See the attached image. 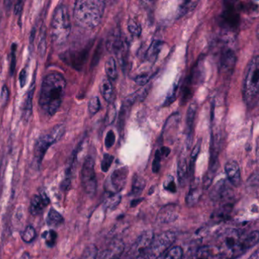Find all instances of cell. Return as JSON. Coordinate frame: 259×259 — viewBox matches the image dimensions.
Listing matches in <instances>:
<instances>
[{
  "instance_id": "1",
  "label": "cell",
  "mask_w": 259,
  "mask_h": 259,
  "mask_svg": "<svg viewBox=\"0 0 259 259\" xmlns=\"http://www.w3.org/2000/svg\"><path fill=\"white\" fill-rule=\"evenodd\" d=\"M66 88V79L61 74H49L44 78L39 104L45 114L53 116L57 113L61 107Z\"/></svg>"
},
{
  "instance_id": "2",
  "label": "cell",
  "mask_w": 259,
  "mask_h": 259,
  "mask_svg": "<svg viewBox=\"0 0 259 259\" xmlns=\"http://www.w3.org/2000/svg\"><path fill=\"white\" fill-rule=\"evenodd\" d=\"M105 10L101 0H78L75 3L73 16L75 22L84 28H96L101 23Z\"/></svg>"
},
{
  "instance_id": "3",
  "label": "cell",
  "mask_w": 259,
  "mask_h": 259,
  "mask_svg": "<svg viewBox=\"0 0 259 259\" xmlns=\"http://www.w3.org/2000/svg\"><path fill=\"white\" fill-rule=\"evenodd\" d=\"M71 33V20L69 10L65 5L57 7L51 25V36L53 43L57 47L63 46L67 41Z\"/></svg>"
},
{
  "instance_id": "4",
  "label": "cell",
  "mask_w": 259,
  "mask_h": 259,
  "mask_svg": "<svg viewBox=\"0 0 259 259\" xmlns=\"http://www.w3.org/2000/svg\"><path fill=\"white\" fill-rule=\"evenodd\" d=\"M259 57L254 56L247 66L242 87L243 101L248 107H254L258 99Z\"/></svg>"
},
{
  "instance_id": "5",
  "label": "cell",
  "mask_w": 259,
  "mask_h": 259,
  "mask_svg": "<svg viewBox=\"0 0 259 259\" xmlns=\"http://www.w3.org/2000/svg\"><path fill=\"white\" fill-rule=\"evenodd\" d=\"M217 248L221 256L236 258L244 252L239 232L235 229H227L218 234Z\"/></svg>"
},
{
  "instance_id": "6",
  "label": "cell",
  "mask_w": 259,
  "mask_h": 259,
  "mask_svg": "<svg viewBox=\"0 0 259 259\" xmlns=\"http://www.w3.org/2000/svg\"><path fill=\"white\" fill-rule=\"evenodd\" d=\"M66 132V127L63 124L55 125L51 131L42 135L36 142L34 147V159L37 167L41 165L44 157L50 147L58 142Z\"/></svg>"
},
{
  "instance_id": "7",
  "label": "cell",
  "mask_w": 259,
  "mask_h": 259,
  "mask_svg": "<svg viewBox=\"0 0 259 259\" xmlns=\"http://www.w3.org/2000/svg\"><path fill=\"white\" fill-rule=\"evenodd\" d=\"M175 233L172 231L163 232L154 236L148 251L144 255L145 259H158L162 254L168 251L176 241Z\"/></svg>"
},
{
  "instance_id": "8",
  "label": "cell",
  "mask_w": 259,
  "mask_h": 259,
  "mask_svg": "<svg viewBox=\"0 0 259 259\" xmlns=\"http://www.w3.org/2000/svg\"><path fill=\"white\" fill-rule=\"evenodd\" d=\"M81 183L84 192L89 196L93 197L96 194L98 180L93 157H88L83 163L81 172Z\"/></svg>"
},
{
  "instance_id": "9",
  "label": "cell",
  "mask_w": 259,
  "mask_h": 259,
  "mask_svg": "<svg viewBox=\"0 0 259 259\" xmlns=\"http://www.w3.org/2000/svg\"><path fill=\"white\" fill-rule=\"evenodd\" d=\"M128 168L122 166L115 169L104 183V190L107 195L118 194L124 189L128 176Z\"/></svg>"
},
{
  "instance_id": "10",
  "label": "cell",
  "mask_w": 259,
  "mask_h": 259,
  "mask_svg": "<svg viewBox=\"0 0 259 259\" xmlns=\"http://www.w3.org/2000/svg\"><path fill=\"white\" fill-rule=\"evenodd\" d=\"M233 189L225 180H221L213 186L210 192V198L213 202H229L233 196Z\"/></svg>"
},
{
  "instance_id": "11",
  "label": "cell",
  "mask_w": 259,
  "mask_h": 259,
  "mask_svg": "<svg viewBox=\"0 0 259 259\" xmlns=\"http://www.w3.org/2000/svg\"><path fill=\"white\" fill-rule=\"evenodd\" d=\"M154 236L152 230H146L142 233L138 238L131 251H130L132 256L135 257H144L151 245Z\"/></svg>"
},
{
  "instance_id": "12",
  "label": "cell",
  "mask_w": 259,
  "mask_h": 259,
  "mask_svg": "<svg viewBox=\"0 0 259 259\" xmlns=\"http://www.w3.org/2000/svg\"><path fill=\"white\" fill-rule=\"evenodd\" d=\"M88 54L89 49H84L81 51H70L65 53L63 55V59L67 64L70 65L75 69H80L85 63L89 56Z\"/></svg>"
},
{
  "instance_id": "13",
  "label": "cell",
  "mask_w": 259,
  "mask_h": 259,
  "mask_svg": "<svg viewBox=\"0 0 259 259\" xmlns=\"http://www.w3.org/2000/svg\"><path fill=\"white\" fill-rule=\"evenodd\" d=\"M180 214V207L177 204H169L162 207L157 215V221L161 224L174 222Z\"/></svg>"
},
{
  "instance_id": "14",
  "label": "cell",
  "mask_w": 259,
  "mask_h": 259,
  "mask_svg": "<svg viewBox=\"0 0 259 259\" xmlns=\"http://www.w3.org/2000/svg\"><path fill=\"white\" fill-rule=\"evenodd\" d=\"M197 108L198 107L195 103L190 104L186 113V144L188 148H190L193 139V125Z\"/></svg>"
},
{
  "instance_id": "15",
  "label": "cell",
  "mask_w": 259,
  "mask_h": 259,
  "mask_svg": "<svg viewBox=\"0 0 259 259\" xmlns=\"http://www.w3.org/2000/svg\"><path fill=\"white\" fill-rule=\"evenodd\" d=\"M225 172L227 174L229 182L233 186L238 187L241 184L240 168L237 162L235 160H230L225 165Z\"/></svg>"
},
{
  "instance_id": "16",
  "label": "cell",
  "mask_w": 259,
  "mask_h": 259,
  "mask_svg": "<svg viewBox=\"0 0 259 259\" xmlns=\"http://www.w3.org/2000/svg\"><path fill=\"white\" fill-rule=\"evenodd\" d=\"M202 186H200L199 181L194 180L186 197V203L189 207L195 205L201 199L203 193Z\"/></svg>"
},
{
  "instance_id": "17",
  "label": "cell",
  "mask_w": 259,
  "mask_h": 259,
  "mask_svg": "<svg viewBox=\"0 0 259 259\" xmlns=\"http://www.w3.org/2000/svg\"><path fill=\"white\" fill-rule=\"evenodd\" d=\"M34 89H35V80L33 81L32 84L30 87L29 90L27 92L25 96V103H24L23 110H22V116L26 122L29 120L32 113L33 107V97H34Z\"/></svg>"
},
{
  "instance_id": "18",
  "label": "cell",
  "mask_w": 259,
  "mask_h": 259,
  "mask_svg": "<svg viewBox=\"0 0 259 259\" xmlns=\"http://www.w3.org/2000/svg\"><path fill=\"white\" fill-rule=\"evenodd\" d=\"M124 243L121 240H116L110 244V247L104 251V259H117L123 252Z\"/></svg>"
},
{
  "instance_id": "19",
  "label": "cell",
  "mask_w": 259,
  "mask_h": 259,
  "mask_svg": "<svg viewBox=\"0 0 259 259\" xmlns=\"http://www.w3.org/2000/svg\"><path fill=\"white\" fill-rule=\"evenodd\" d=\"M221 257L216 246H203L198 248L192 259H221Z\"/></svg>"
},
{
  "instance_id": "20",
  "label": "cell",
  "mask_w": 259,
  "mask_h": 259,
  "mask_svg": "<svg viewBox=\"0 0 259 259\" xmlns=\"http://www.w3.org/2000/svg\"><path fill=\"white\" fill-rule=\"evenodd\" d=\"M100 91L104 99L109 104H113L114 101V89L108 78H103L100 84Z\"/></svg>"
},
{
  "instance_id": "21",
  "label": "cell",
  "mask_w": 259,
  "mask_h": 259,
  "mask_svg": "<svg viewBox=\"0 0 259 259\" xmlns=\"http://www.w3.org/2000/svg\"><path fill=\"white\" fill-rule=\"evenodd\" d=\"M236 64V55L231 49H227L221 57V67L227 72H233Z\"/></svg>"
},
{
  "instance_id": "22",
  "label": "cell",
  "mask_w": 259,
  "mask_h": 259,
  "mask_svg": "<svg viewBox=\"0 0 259 259\" xmlns=\"http://www.w3.org/2000/svg\"><path fill=\"white\" fill-rule=\"evenodd\" d=\"M233 204L230 202L224 203L212 215L211 218L216 223L225 221L230 216L233 209Z\"/></svg>"
},
{
  "instance_id": "23",
  "label": "cell",
  "mask_w": 259,
  "mask_h": 259,
  "mask_svg": "<svg viewBox=\"0 0 259 259\" xmlns=\"http://www.w3.org/2000/svg\"><path fill=\"white\" fill-rule=\"evenodd\" d=\"M47 207L40 195H33L30 204V213L32 216L36 217L41 214L44 209Z\"/></svg>"
},
{
  "instance_id": "24",
  "label": "cell",
  "mask_w": 259,
  "mask_h": 259,
  "mask_svg": "<svg viewBox=\"0 0 259 259\" xmlns=\"http://www.w3.org/2000/svg\"><path fill=\"white\" fill-rule=\"evenodd\" d=\"M189 169H188L187 160L186 157L182 155L179 159L178 166H177V177H178L179 183L182 186H184L187 180Z\"/></svg>"
},
{
  "instance_id": "25",
  "label": "cell",
  "mask_w": 259,
  "mask_h": 259,
  "mask_svg": "<svg viewBox=\"0 0 259 259\" xmlns=\"http://www.w3.org/2000/svg\"><path fill=\"white\" fill-rule=\"evenodd\" d=\"M163 42L161 40H155L151 44L148 51H147L145 57L148 61L154 63L158 57L159 54L163 48Z\"/></svg>"
},
{
  "instance_id": "26",
  "label": "cell",
  "mask_w": 259,
  "mask_h": 259,
  "mask_svg": "<svg viewBox=\"0 0 259 259\" xmlns=\"http://www.w3.org/2000/svg\"><path fill=\"white\" fill-rule=\"evenodd\" d=\"M47 224L51 228L60 227L64 223L63 215L54 208H51L46 218Z\"/></svg>"
},
{
  "instance_id": "27",
  "label": "cell",
  "mask_w": 259,
  "mask_h": 259,
  "mask_svg": "<svg viewBox=\"0 0 259 259\" xmlns=\"http://www.w3.org/2000/svg\"><path fill=\"white\" fill-rule=\"evenodd\" d=\"M146 186V180L141 177L140 175L135 174L133 179V185H132V195L138 197L142 193Z\"/></svg>"
},
{
  "instance_id": "28",
  "label": "cell",
  "mask_w": 259,
  "mask_h": 259,
  "mask_svg": "<svg viewBox=\"0 0 259 259\" xmlns=\"http://www.w3.org/2000/svg\"><path fill=\"white\" fill-rule=\"evenodd\" d=\"M105 71L107 78L110 81H115L118 77L117 68L116 60L113 57H110L105 63Z\"/></svg>"
},
{
  "instance_id": "29",
  "label": "cell",
  "mask_w": 259,
  "mask_h": 259,
  "mask_svg": "<svg viewBox=\"0 0 259 259\" xmlns=\"http://www.w3.org/2000/svg\"><path fill=\"white\" fill-rule=\"evenodd\" d=\"M258 239L259 233L257 230L251 232L250 234H248L246 239L242 242V249H243L244 252L246 250L249 249L250 248L255 245L258 242Z\"/></svg>"
},
{
  "instance_id": "30",
  "label": "cell",
  "mask_w": 259,
  "mask_h": 259,
  "mask_svg": "<svg viewBox=\"0 0 259 259\" xmlns=\"http://www.w3.org/2000/svg\"><path fill=\"white\" fill-rule=\"evenodd\" d=\"M198 4V1H186V2L183 3L179 7L178 11H177V18L180 19L189 13V12L192 11Z\"/></svg>"
},
{
  "instance_id": "31",
  "label": "cell",
  "mask_w": 259,
  "mask_h": 259,
  "mask_svg": "<svg viewBox=\"0 0 259 259\" xmlns=\"http://www.w3.org/2000/svg\"><path fill=\"white\" fill-rule=\"evenodd\" d=\"M41 237L45 240V243L50 248L55 246L57 243V233L54 229H50L42 233Z\"/></svg>"
},
{
  "instance_id": "32",
  "label": "cell",
  "mask_w": 259,
  "mask_h": 259,
  "mask_svg": "<svg viewBox=\"0 0 259 259\" xmlns=\"http://www.w3.org/2000/svg\"><path fill=\"white\" fill-rule=\"evenodd\" d=\"M121 201V195L119 193L114 194V195H110L106 198L104 205L106 208L109 210H114L118 207Z\"/></svg>"
},
{
  "instance_id": "33",
  "label": "cell",
  "mask_w": 259,
  "mask_h": 259,
  "mask_svg": "<svg viewBox=\"0 0 259 259\" xmlns=\"http://www.w3.org/2000/svg\"><path fill=\"white\" fill-rule=\"evenodd\" d=\"M36 236H37V233H36L35 229L31 225L28 226L21 234V237L25 243H31L34 240Z\"/></svg>"
},
{
  "instance_id": "34",
  "label": "cell",
  "mask_w": 259,
  "mask_h": 259,
  "mask_svg": "<svg viewBox=\"0 0 259 259\" xmlns=\"http://www.w3.org/2000/svg\"><path fill=\"white\" fill-rule=\"evenodd\" d=\"M201 145V140L200 139L197 142L196 145L194 146L193 149H192V154H191L190 164H189V172H190L191 175L193 174L195 161H196L197 157H198V154H199Z\"/></svg>"
},
{
  "instance_id": "35",
  "label": "cell",
  "mask_w": 259,
  "mask_h": 259,
  "mask_svg": "<svg viewBox=\"0 0 259 259\" xmlns=\"http://www.w3.org/2000/svg\"><path fill=\"white\" fill-rule=\"evenodd\" d=\"M98 249L95 245H89L84 248L80 259H97Z\"/></svg>"
},
{
  "instance_id": "36",
  "label": "cell",
  "mask_w": 259,
  "mask_h": 259,
  "mask_svg": "<svg viewBox=\"0 0 259 259\" xmlns=\"http://www.w3.org/2000/svg\"><path fill=\"white\" fill-rule=\"evenodd\" d=\"M183 257V248L180 246H174L167 251L163 259H182Z\"/></svg>"
},
{
  "instance_id": "37",
  "label": "cell",
  "mask_w": 259,
  "mask_h": 259,
  "mask_svg": "<svg viewBox=\"0 0 259 259\" xmlns=\"http://www.w3.org/2000/svg\"><path fill=\"white\" fill-rule=\"evenodd\" d=\"M101 108V101L98 97H93L89 102V111L92 116L96 114Z\"/></svg>"
},
{
  "instance_id": "38",
  "label": "cell",
  "mask_w": 259,
  "mask_h": 259,
  "mask_svg": "<svg viewBox=\"0 0 259 259\" xmlns=\"http://www.w3.org/2000/svg\"><path fill=\"white\" fill-rule=\"evenodd\" d=\"M128 29L133 36L139 37L142 34V27L140 24L133 19H130L128 22Z\"/></svg>"
},
{
  "instance_id": "39",
  "label": "cell",
  "mask_w": 259,
  "mask_h": 259,
  "mask_svg": "<svg viewBox=\"0 0 259 259\" xmlns=\"http://www.w3.org/2000/svg\"><path fill=\"white\" fill-rule=\"evenodd\" d=\"M114 160V157L109 154H105L103 157L102 161H101V169L103 172H107L110 169L112 163Z\"/></svg>"
},
{
  "instance_id": "40",
  "label": "cell",
  "mask_w": 259,
  "mask_h": 259,
  "mask_svg": "<svg viewBox=\"0 0 259 259\" xmlns=\"http://www.w3.org/2000/svg\"><path fill=\"white\" fill-rule=\"evenodd\" d=\"M163 187L166 190L172 192V193H175L177 192V186H176L174 178L172 176H168L166 177V180L163 183Z\"/></svg>"
},
{
  "instance_id": "41",
  "label": "cell",
  "mask_w": 259,
  "mask_h": 259,
  "mask_svg": "<svg viewBox=\"0 0 259 259\" xmlns=\"http://www.w3.org/2000/svg\"><path fill=\"white\" fill-rule=\"evenodd\" d=\"M162 156L160 154V150H157L154 155V159L152 163V170L154 174H157L160 169V163H161Z\"/></svg>"
},
{
  "instance_id": "42",
  "label": "cell",
  "mask_w": 259,
  "mask_h": 259,
  "mask_svg": "<svg viewBox=\"0 0 259 259\" xmlns=\"http://www.w3.org/2000/svg\"><path fill=\"white\" fill-rule=\"evenodd\" d=\"M116 107L113 104H110L108 110H107V116H106V122L107 124L113 123L114 121L115 118H116Z\"/></svg>"
},
{
  "instance_id": "43",
  "label": "cell",
  "mask_w": 259,
  "mask_h": 259,
  "mask_svg": "<svg viewBox=\"0 0 259 259\" xmlns=\"http://www.w3.org/2000/svg\"><path fill=\"white\" fill-rule=\"evenodd\" d=\"M46 31L42 30L40 43H39L38 45L39 52H40L41 56H45V53H46Z\"/></svg>"
},
{
  "instance_id": "44",
  "label": "cell",
  "mask_w": 259,
  "mask_h": 259,
  "mask_svg": "<svg viewBox=\"0 0 259 259\" xmlns=\"http://www.w3.org/2000/svg\"><path fill=\"white\" fill-rule=\"evenodd\" d=\"M116 140V136H115L114 132L113 130H110L107 133V136L105 139V146L107 149H110L113 146Z\"/></svg>"
},
{
  "instance_id": "45",
  "label": "cell",
  "mask_w": 259,
  "mask_h": 259,
  "mask_svg": "<svg viewBox=\"0 0 259 259\" xmlns=\"http://www.w3.org/2000/svg\"><path fill=\"white\" fill-rule=\"evenodd\" d=\"M16 49H17V45H16V44H13V46H12L11 65H10V71H11V75L14 74L15 69H16Z\"/></svg>"
},
{
  "instance_id": "46",
  "label": "cell",
  "mask_w": 259,
  "mask_h": 259,
  "mask_svg": "<svg viewBox=\"0 0 259 259\" xmlns=\"http://www.w3.org/2000/svg\"><path fill=\"white\" fill-rule=\"evenodd\" d=\"M150 80V75L148 74H141V75H137L135 78L134 81H136V84L139 85H145L148 84Z\"/></svg>"
},
{
  "instance_id": "47",
  "label": "cell",
  "mask_w": 259,
  "mask_h": 259,
  "mask_svg": "<svg viewBox=\"0 0 259 259\" xmlns=\"http://www.w3.org/2000/svg\"><path fill=\"white\" fill-rule=\"evenodd\" d=\"M177 84H175L174 85V89L172 90L169 92V95H167V98H166V101H165V106L170 105L172 102L176 100V93H177Z\"/></svg>"
},
{
  "instance_id": "48",
  "label": "cell",
  "mask_w": 259,
  "mask_h": 259,
  "mask_svg": "<svg viewBox=\"0 0 259 259\" xmlns=\"http://www.w3.org/2000/svg\"><path fill=\"white\" fill-rule=\"evenodd\" d=\"M27 81V71L24 69L21 71L20 75H19V83H20L21 87H25Z\"/></svg>"
},
{
  "instance_id": "49",
  "label": "cell",
  "mask_w": 259,
  "mask_h": 259,
  "mask_svg": "<svg viewBox=\"0 0 259 259\" xmlns=\"http://www.w3.org/2000/svg\"><path fill=\"white\" fill-rule=\"evenodd\" d=\"M9 96H10V92L7 85L3 86L2 92H1V99L4 103L8 101Z\"/></svg>"
},
{
  "instance_id": "50",
  "label": "cell",
  "mask_w": 259,
  "mask_h": 259,
  "mask_svg": "<svg viewBox=\"0 0 259 259\" xmlns=\"http://www.w3.org/2000/svg\"><path fill=\"white\" fill-rule=\"evenodd\" d=\"M24 2L22 1H19L16 4V7H15L14 13L15 15H19L22 13V10H23Z\"/></svg>"
},
{
  "instance_id": "51",
  "label": "cell",
  "mask_w": 259,
  "mask_h": 259,
  "mask_svg": "<svg viewBox=\"0 0 259 259\" xmlns=\"http://www.w3.org/2000/svg\"><path fill=\"white\" fill-rule=\"evenodd\" d=\"M160 152L162 157H167L170 154V148L167 147H162L160 149Z\"/></svg>"
},
{
  "instance_id": "52",
  "label": "cell",
  "mask_w": 259,
  "mask_h": 259,
  "mask_svg": "<svg viewBox=\"0 0 259 259\" xmlns=\"http://www.w3.org/2000/svg\"><path fill=\"white\" fill-rule=\"evenodd\" d=\"M142 198H136V199L133 200V201L131 202V207H136L137 204H139V203H140L141 201H142Z\"/></svg>"
},
{
  "instance_id": "53",
  "label": "cell",
  "mask_w": 259,
  "mask_h": 259,
  "mask_svg": "<svg viewBox=\"0 0 259 259\" xmlns=\"http://www.w3.org/2000/svg\"><path fill=\"white\" fill-rule=\"evenodd\" d=\"M258 251H255V252L254 253V254H251V256H250L249 258L248 259H258Z\"/></svg>"
},
{
  "instance_id": "54",
  "label": "cell",
  "mask_w": 259,
  "mask_h": 259,
  "mask_svg": "<svg viewBox=\"0 0 259 259\" xmlns=\"http://www.w3.org/2000/svg\"><path fill=\"white\" fill-rule=\"evenodd\" d=\"M117 259H119V258H117Z\"/></svg>"
}]
</instances>
